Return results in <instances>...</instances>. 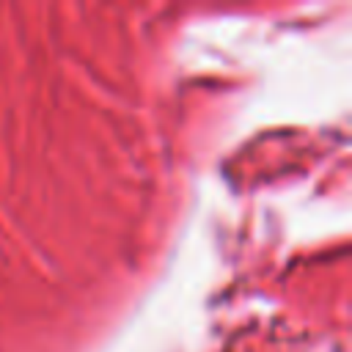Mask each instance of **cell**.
I'll return each mask as SVG.
<instances>
[]
</instances>
